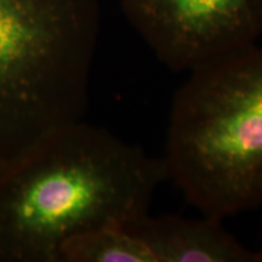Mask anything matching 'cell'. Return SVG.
<instances>
[{
  "label": "cell",
  "instance_id": "1",
  "mask_svg": "<svg viewBox=\"0 0 262 262\" xmlns=\"http://www.w3.org/2000/svg\"><path fill=\"white\" fill-rule=\"evenodd\" d=\"M163 158L83 119L0 163V262H58L68 238L149 214Z\"/></svg>",
  "mask_w": 262,
  "mask_h": 262
},
{
  "label": "cell",
  "instance_id": "2",
  "mask_svg": "<svg viewBox=\"0 0 262 262\" xmlns=\"http://www.w3.org/2000/svg\"><path fill=\"white\" fill-rule=\"evenodd\" d=\"M169 180L202 215L262 206V47L188 72L166 130Z\"/></svg>",
  "mask_w": 262,
  "mask_h": 262
},
{
  "label": "cell",
  "instance_id": "3",
  "mask_svg": "<svg viewBox=\"0 0 262 262\" xmlns=\"http://www.w3.org/2000/svg\"><path fill=\"white\" fill-rule=\"evenodd\" d=\"M98 0H0V163L83 119Z\"/></svg>",
  "mask_w": 262,
  "mask_h": 262
},
{
  "label": "cell",
  "instance_id": "4",
  "mask_svg": "<svg viewBox=\"0 0 262 262\" xmlns=\"http://www.w3.org/2000/svg\"><path fill=\"white\" fill-rule=\"evenodd\" d=\"M122 11L172 72L188 73L262 37V0H122Z\"/></svg>",
  "mask_w": 262,
  "mask_h": 262
},
{
  "label": "cell",
  "instance_id": "5",
  "mask_svg": "<svg viewBox=\"0 0 262 262\" xmlns=\"http://www.w3.org/2000/svg\"><path fill=\"white\" fill-rule=\"evenodd\" d=\"M145 244L155 262H260L224 227L220 219L147 214L126 228Z\"/></svg>",
  "mask_w": 262,
  "mask_h": 262
},
{
  "label": "cell",
  "instance_id": "6",
  "mask_svg": "<svg viewBox=\"0 0 262 262\" xmlns=\"http://www.w3.org/2000/svg\"><path fill=\"white\" fill-rule=\"evenodd\" d=\"M58 262H155L145 244L124 227L107 226L68 238Z\"/></svg>",
  "mask_w": 262,
  "mask_h": 262
},
{
  "label": "cell",
  "instance_id": "7",
  "mask_svg": "<svg viewBox=\"0 0 262 262\" xmlns=\"http://www.w3.org/2000/svg\"><path fill=\"white\" fill-rule=\"evenodd\" d=\"M258 257H260V262H262V248H261V250L258 251Z\"/></svg>",
  "mask_w": 262,
  "mask_h": 262
}]
</instances>
